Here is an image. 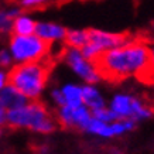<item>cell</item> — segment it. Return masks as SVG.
Segmentation results:
<instances>
[{"label":"cell","instance_id":"cell-1","mask_svg":"<svg viewBox=\"0 0 154 154\" xmlns=\"http://www.w3.org/2000/svg\"><path fill=\"white\" fill-rule=\"evenodd\" d=\"M102 79L122 81L131 76L150 75V47L144 41L127 40L103 52L95 61Z\"/></svg>","mask_w":154,"mask_h":154},{"label":"cell","instance_id":"cell-2","mask_svg":"<svg viewBox=\"0 0 154 154\" xmlns=\"http://www.w3.org/2000/svg\"><path fill=\"white\" fill-rule=\"evenodd\" d=\"M50 68L45 61L16 64L9 69V84L28 99L38 100L41 98L48 84Z\"/></svg>","mask_w":154,"mask_h":154},{"label":"cell","instance_id":"cell-3","mask_svg":"<svg viewBox=\"0 0 154 154\" xmlns=\"http://www.w3.org/2000/svg\"><path fill=\"white\" fill-rule=\"evenodd\" d=\"M6 123L16 129H28L41 134H50L57 127V122L40 100H28L23 106L6 112Z\"/></svg>","mask_w":154,"mask_h":154},{"label":"cell","instance_id":"cell-4","mask_svg":"<svg viewBox=\"0 0 154 154\" xmlns=\"http://www.w3.org/2000/svg\"><path fill=\"white\" fill-rule=\"evenodd\" d=\"M7 50L13 57L14 64H27V62L45 61L50 52V44L42 41L35 34L30 35L11 34Z\"/></svg>","mask_w":154,"mask_h":154},{"label":"cell","instance_id":"cell-5","mask_svg":"<svg viewBox=\"0 0 154 154\" xmlns=\"http://www.w3.org/2000/svg\"><path fill=\"white\" fill-rule=\"evenodd\" d=\"M107 107L112 110L116 120L131 119L137 122L147 120L153 116V109L144 103L140 98L127 92H117L107 103Z\"/></svg>","mask_w":154,"mask_h":154},{"label":"cell","instance_id":"cell-6","mask_svg":"<svg viewBox=\"0 0 154 154\" xmlns=\"http://www.w3.org/2000/svg\"><path fill=\"white\" fill-rule=\"evenodd\" d=\"M88 42L81 48V52L85 58L94 61V62L103 52L109 51V50H112V48L117 47L129 40L127 35H125V34L112 33V31H106V30H98V28L88 30Z\"/></svg>","mask_w":154,"mask_h":154},{"label":"cell","instance_id":"cell-7","mask_svg":"<svg viewBox=\"0 0 154 154\" xmlns=\"http://www.w3.org/2000/svg\"><path fill=\"white\" fill-rule=\"evenodd\" d=\"M62 61L84 84L96 85L102 81V75L96 62L85 58L78 48L66 47L62 52Z\"/></svg>","mask_w":154,"mask_h":154},{"label":"cell","instance_id":"cell-8","mask_svg":"<svg viewBox=\"0 0 154 154\" xmlns=\"http://www.w3.org/2000/svg\"><path fill=\"white\" fill-rule=\"evenodd\" d=\"M136 125L137 123L131 119H123V120H115L107 123L92 117L84 131L99 139H113V137L126 134L129 131H133L136 129Z\"/></svg>","mask_w":154,"mask_h":154},{"label":"cell","instance_id":"cell-9","mask_svg":"<svg viewBox=\"0 0 154 154\" xmlns=\"http://www.w3.org/2000/svg\"><path fill=\"white\" fill-rule=\"evenodd\" d=\"M91 119H92V112L85 105H81L76 107H57V120L61 126L66 127V129L85 130V127L88 126Z\"/></svg>","mask_w":154,"mask_h":154},{"label":"cell","instance_id":"cell-10","mask_svg":"<svg viewBox=\"0 0 154 154\" xmlns=\"http://www.w3.org/2000/svg\"><path fill=\"white\" fill-rule=\"evenodd\" d=\"M66 30L62 24L54 23V21H37L35 26V35L40 37L47 44H55V42H64L66 35Z\"/></svg>","mask_w":154,"mask_h":154},{"label":"cell","instance_id":"cell-11","mask_svg":"<svg viewBox=\"0 0 154 154\" xmlns=\"http://www.w3.org/2000/svg\"><path fill=\"white\" fill-rule=\"evenodd\" d=\"M28 102V99L24 96L19 89H16L13 85H6L3 89H0V106L6 112L17 109Z\"/></svg>","mask_w":154,"mask_h":154},{"label":"cell","instance_id":"cell-12","mask_svg":"<svg viewBox=\"0 0 154 154\" xmlns=\"http://www.w3.org/2000/svg\"><path fill=\"white\" fill-rule=\"evenodd\" d=\"M82 99H84V105L91 112H95L98 109L107 106V102L103 94L99 91V88L95 84L82 85Z\"/></svg>","mask_w":154,"mask_h":154},{"label":"cell","instance_id":"cell-13","mask_svg":"<svg viewBox=\"0 0 154 154\" xmlns=\"http://www.w3.org/2000/svg\"><path fill=\"white\" fill-rule=\"evenodd\" d=\"M58 89H60L61 99H62V105L61 106L76 107V106L84 105L82 85L75 84V82H66V84L61 85Z\"/></svg>","mask_w":154,"mask_h":154},{"label":"cell","instance_id":"cell-14","mask_svg":"<svg viewBox=\"0 0 154 154\" xmlns=\"http://www.w3.org/2000/svg\"><path fill=\"white\" fill-rule=\"evenodd\" d=\"M35 26L37 21L26 13H20L16 19L13 20V26H11V34H17V35H30V34L35 33Z\"/></svg>","mask_w":154,"mask_h":154},{"label":"cell","instance_id":"cell-15","mask_svg":"<svg viewBox=\"0 0 154 154\" xmlns=\"http://www.w3.org/2000/svg\"><path fill=\"white\" fill-rule=\"evenodd\" d=\"M88 37H89L88 30H84V28H72V30L66 31L64 42H65L66 47L81 50L88 42Z\"/></svg>","mask_w":154,"mask_h":154},{"label":"cell","instance_id":"cell-16","mask_svg":"<svg viewBox=\"0 0 154 154\" xmlns=\"http://www.w3.org/2000/svg\"><path fill=\"white\" fill-rule=\"evenodd\" d=\"M20 13H23L20 6H11L9 9L0 10V34L11 33L13 20L16 19Z\"/></svg>","mask_w":154,"mask_h":154},{"label":"cell","instance_id":"cell-17","mask_svg":"<svg viewBox=\"0 0 154 154\" xmlns=\"http://www.w3.org/2000/svg\"><path fill=\"white\" fill-rule=\"evenodd\" d=\"M92 117L98 119V120H102V122H107V123H109V122L116 120L115 115H113L112 110H110L107 106L102 107V109H98V110H95V112H92Z\"/></svg>","mask_w":154,"mask_h":154},{"label":"cell","instance_id":"cell-18","mask_svg":"<svg viewBox=\"0 0 154 154\" xmlns=\"http://www.w3.org/2000/svg\"><path fill=\"white\" fill-rule=\"evenodd\" d=\"M13 64H14L13 57H11V54H10L9 50H7V48L0 50V68L9 69V68H11Z\"/></svg>","mask_w":154,"mask_h":154},{"label":"cell","instance_id":"cell-19","mask_svg":"<svg viewBox=\"0 0 154 154\" xmlns=\"http://www.w3.org/2000/svg\"><path fill=\"white\" fill-rule=\"evenodd\" d=\"M50 2V0H20V7L21 9H38V7H41V6H45Z\"/></svg>","mask_w":154,"mask_h":154},{"label":"cell","instance_id":"cell-20","mask_svg":"<svg viewBox=\"0 0 154 154\" xmlns=\"http://www.w3.org/2000/svg\"><path fill=\"white\" fill-rule=\"evenodd\" d=\"M6 85H9V71L0 68V89H3Z\"/></svg>","mask_w":154,"mask_h":154},{"label":"cell","instance_id":"cell-21","mask_svg":"<svg viewBox=\"0 0 154 154\" xmlns=\"http://www.w3.org/2000/svg\"><path fill=\"white\" fill-rule=\"evenodd\" d=\"M150 75L154 76V44L150 47Z\"/></svg>","mask_w":154,"mask_h":154},{"label":"cell","instance_id":"cell-22","mask_svg":"<svg viewBox=\"0 0 154 154\" xmlns=\"http://www.w3.org/2000/svg\"><path fill=\"white\" fill-rule=\"evenodd\" d=\"M6 123V110L0 106V126Z\"/></svg>","mask_w":154,"mask_h":154},{"label":"cell","instance_id":"cell-23","mask_svg":"<svg viewBox=\"0 0 154 154\" xmlns=\"http://www.w3.org/2000/svg\"><path fill=\"white\" fill-rule=\"evenodd\" d=\"M0 134H2V126H0Z\"/></svg>","mask_w":154,"mask_h":154},{"label":"cell","instance_id":"cell-24","mask_svg":"<svg viewBox=\"0 0 154 154\" xmlns=\"http://www.w3.org/2000/svg\"><path fill=\"white\" fill-rule=\"evenodd\" d=\"M153 27H154V26H153Z\"/></svg>","mask_w":154,"mask_h":154}]
</instances>
